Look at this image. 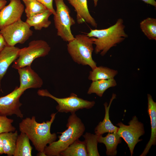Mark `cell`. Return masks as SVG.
Wrapping results in <instances>:
<instances>
[{
	"mask_svg": "<svg viewBox=\"0 0 156 156\" xmlns=\"http://www.w3.org/2000/svg\"><path fill=\"white\" fill-rule=\"evenodd\" d=\"M56 113L51 115V119L40 123L37 122L34 116L31 118L26 117L19 123L21 132L25 133L32 142L35 149L38 153L37 155L46 156L44 153L45 147L56 141L57 135L55 133H51V126L53 122Z\"/></svg>",
	"mask_w": 156,
	"mask_h": 156,
	"instance_id": "1",
	"label": "cell"
},
{
	"mask_svg": "<svg viewBox=\"0 0 156 156\" xmlns=\"http://www.w3.org/2000/svg\"><path fill=\"white\" fill-rule=\"evenodd\" d=\"M51 48L48 43L42 40H33L28 47L20 49L17 59L14 61L12 67L16 69L29 66L37 58L48 55Z\"/></svg>",
	"mask_w": 156,
	"mask_h": 156,
	"instance_id": "6",
	"label": "cell"
},
{
	"mask_svg": "<svg viewBox=\"0 0 156 156\" xmlns=\"http://www.w3.org/2000/svg\"><path fill=\"white\" fill-rule=\"evenodd\" d=\"M38 94L43 97L50 98L55 101L58 104L56 108L59 112L68 113L71 114L80 109H89L92 108L95 105L94 101H89L78 97L74 93H71L69 96L59 98L51 94L47 89L39 90L37 92Z\"/></svg>",
	"mask_w": 156,
	"mask_h": 156,
	"instance_id": "7",
	"label": "cell"
},
{
	"mask_svg": "<svg viewBox=\"0 0 156 156\" xmlns=\"http://www.w3.org/2000/svg\"><path fill=\"white\" fill-rule=\"evenodd\" d=\"M118 70L103 66H97L89 72V80L92 81L113 78L118 74Z\"/></svg>",
	"mask_w": 156,
	"mask_h": 156,
	"instance_id": "21",
	"label": "cell"
},
{
	"mask_svg": "<svg viewBox=\"0 0 156 156\" xmlns=\"http://www.w3.org/2000/svg\"><path fill=\"white\" fill-rule=\"evenodd\" d=\"M17 70L19 76L20 89L25 91L29 88H37L42 86V80L31 66H27Z\"/></svg>",
	"mask_w": 156,
	"mask_h": 156,
	"instance_id": "12",
	"label": "cell"
},
{
	"mask_svg": "<svg viewBox=\"0 0 156 156\" xmlns=\"http://www.w3.org/2000/svg\"><path fill=\"white\" fill-rule=\"evenodd\" d=\"M20 49L15 46L6 45L0 52V85L9 66L18 58Z\"/></svg>",
	"mask_w": 156,
	"mask_h": 156,
	"instance_id": "15",
	"label": "cell"
},
{
	"mask_svg": "<svg viewBox=\"0 0 156 156\" xmlns=\"http://www.w3.org/2000/svg\"><path fill=\"white\" fill-rule=\"evenodd\" d=\"M140 27L145 35L150 40H156V19L147 17L141 21Z\"/></svg>",
	"mask_w": 156,
	"mask_h": 156,
	"instance_id": "24",
	"label": "cell"
},
{
	"mask_svg": "<svg viewBox=\"0 0 156 156\" xmlns=\"http://www.w3.org/2000/svg\"><path fill=\"white\" fill-rule=\"evenodd\" d=\"M93 0L94 1V7H95L97 5L98 2L99 0Z\"/></svg>",
	"mask_w": 156,
	"mask_h": 156,
	"instance_id": "33",
	"label": "cell"
},
{
	"mask_svg": "<svg viewBox=\"0 0 156 156\" xmlns=\"http://www.w3.org/2000/svg\"><path fill=\"white\" fill-rule=\"evenodd\" d=\"M25 91L17 87L10 93L0 97V115L6 116L15 115L21 118H23L20 109L22 104L20 98Z\"/></svg>",
	"mask_w": 156,
	"mask_h": 156,
	"instance_id": "10",
	"label": "cell"
},
{
	"mask_svg": "<svg viewBox=\"0 0 156 156\" xmlns=\"http://www.w3.org/2000/svg\"><path fill=\"white\" fill-rule=\"evenodd\" d=\"M82 135L85 139L88 156H99L97 148L98 135L88 132Z\"/></svg>",
	"mask_w": 156,
	"mask_h": 156,
	"instance_id": "26",
	"label": "cell"
},
{
	"mask_svg": "<svg viewBox=\"0 0 156 156\" xmlns=\"http://www.w3.org/2000/svg\"><path fill=\"white\" fill-rule=\"evenodd\" d=\"M3 154V145L1 138L0 136V155Z\"/></svg>",
	"mask_w": 156,
	"mask_h": 156,
	"instance_id": "31",
	"label": "cell"
},
{
	"mask_svg": "<svg viewBox=\"0 0 156 156\" xmlns=\"http://www.w3.org/2000/svg\"><path fill=\"white\" fill-rule=\"evenodd\" d=\"M66 126L67 129L58 136L59 140L47 146L44 153L46 156H60V153L75 141L82 136L85 127L81 120L76 114H71L68 119Z\"/></svg>",
	"mask_w": 156,
	"mask_h": 156,
	"instance_id": "3",
	"label": "cell"
},
{
	"mask_svg": "<svg viewBox=\"0 0 156 156\" xmlns=\"http://www.w3.org/2000/svg\"><path fill=\"white\" fill-rule=\"evenodd\" d=\"M33 148L29 140L24 133L21 132L18 135L16 141L14 156H31Z\"/></svg>",
	"mask_w": 156,
	"mask_h": 156,
	"instance_id": "20",
	"label": "cell"
},
{
	"mask_svg": "<svg viewBox=\"0 0 156 156\" xmlns=\"http://www.w3.org/2000/svg\"><path fill=\"white\" fill-rule=\"evenodd\" d=\"M7 45L4 37L0 32V52Z\"/></svg>",
	"mask_w": 156,
	"mask_h": 156,
	"instance_id": "29",
	"label": "cell"
},
{
	"mask_svg": "<svg viewBox=\"0 0 156 156\" xmlns=\"http://www.w3.org/2000/svg\"><path fill=\"white\" fill-rule=\"evenodd\" d=\"M45 6L47 9L50 10L54 15L55 14V10L53 5V0H37Z\"/></svg>",
	"mask_w": 156,
	"mask_h": 156,
	"instance_id": "28",
	"label": "cell"
},
{
	"mask_svg": "<svg viewBox=\"0 0 156 156\" xmlns=\"http://www.w3.org/2000/svg\"><path fill=\"white\" fill-rule=\"evenodd\" d=\"M13 119L7 116L0 115V134L6 132H14L16 128L12 125Z\"/></svg>",
	"mask_w": 156,
	"mask_h": 156,
	"instance_id": "27",
	"label": "cell"
},
{
	"mask_svg": "<svg viewBox=\"0 0 156 156\" xmlns=\"http://www.w3.org/2000/svg\"><path fill=\"white\" fill-rule=\"evenodd\" d=\"M98 143L104 144L106 147V155L108 156H114L117 153V148L118 144L122 142L121 138L117 133H108L105 137L102 135L98 136Z\"/></svg>",
	"mask_w": 156,
	"mask_h": 156,
	"instance_id": "17",
	"label": "cell"
},
{
	"mask_svg": "<svg viewBox=\"0 0 156 156\" xmlns=\"http://www.w3.org/2000/svg\"><path fill=\"white\" fill-rule=\"evenodd\" d=\"M94 38L87 34H79L67 44V50L72 60L79 64L88 66L92 70L97 66L92 57Z\"/></svg>",
	"mask_w": 156,
	"mask_h": 156,
	"instance_id": "4",
	"label": "cell"
},
{
	"mask_svg": "<svg viewBox=\"0 0 156 156\" xmlns=\"http://www.w3.org/2000/svg\"><path fill=\"white\" fill-rule=\"evenodd\" d=\"M117 85L116 81L114 78L92 81L87 93L88 94L95 93L98 96L102 97L106 90L115 87Z\"/></svg>",
	"mask_w": 156,
	"mask_h": 156,
	"instance_id": "19",
	"label": "cell"
},
{
	"mask_svg": "<svg viewBox=\"0 0 156 156\" xmlns=\"http://www.w3.org/2000/svg\"><path fill=\"white\" fill-rule=\"evenodd\" d=\"M144 3L156 7V2L155 0H141Z\"/></svg>",
	"mask_w": 156,
	"mask_h": 156,
	"instance_id": "30",
	"label": "cell"
},
{
	"mask_svg": "<svg viewBox=\"0 0 156 156\" xmlns=\"http://www.w3.org/2000/svg\"><path fill=\"white\" fill-rule=\"evenodd\" d=\"M128 124V125H126L121 122L118 123L116 125L118 126L119 129L117 133L127 144L132 156L135 145L142 141L139 138L144 134L145 131L143 124L138 120L135 116Z\"/></svg>",
	"mask_w": 156,
	"mask_h": 156,
	"instance_id": "8",
	"label": "cell"
},
{
	"mask_svg": "<svg viewBox=\"0 0 156 156\" xmlns=\"http://www.w3.org/2000/svg\"><path fill=\"white\" fill-rule=\"evenodd\" d=\"M18 135V132L16 130L0 134L3 143V153L8 156L13 155Z\"/></svg>",
	"mask_w": 156,
	"mask_h": 156,
	"instance_id": "22",
	"label": "cell"
},
{
	"mask_svg": "<svg viewBox=\"0 0 156 156\" xmlns=\"http://www.w3.org/2000/svg\"><path fill=\"white\" fill-rule=\"evenodd\" d=\"M10 1L8 5L0 11V30L21 19L24 11V6L20 0Z\"/></svg>",
	"mask_w": 156,
	"mask_h": 156,
	"instance_id": "11",
	"label": "cell"
},
{
	"mask_svg": "<svg viewBox=\"0 0 156 156\" xmlns=\"http://www.w3.org/2000/svg\"><path fill=\"white\" fill-rule=\"evenodd\" d=\"M67 0L76 12V20L78 24L86 23L95 28L97 27V24L89 12L87 0Z\"/></svg>",
	"mask_w": 156,
	"mask_h": 156,
	"instance_id": "13",
	"label": "cell"
},
{
	"mask_svg": "<svg viewBox=\"0 0 156 156\" xmlns=\"http://www.w3.org/2000/svg\"><path fill=\"white\" fill-rule=\"evenodd\" d=\"M60 156H88L84 141H75L60 153Z\"/></svg>",
	"mask_w": 156,
	"mask_h": 156,
	"instance_id": "23",
	"label": "cell"
},
{
	"mask_svg": "<svg viewBox=\"0 0 156 156\" xmlns=\"http://www.w3.org/2000/svg\"><path fill=\"white\" fill-rule=\"evenodd\" d=\"M30 27L21 19L8 25L0 30L7 45L15 46L18 43L23 44L33 34Z\"/></svg>",
	"mask_w": 156,
	"mask_h": 156,
	"instance_id": "9",
	"label": "cell"
},
{
	"mask_svg": "<svg viewBox=\"0 0 156 156\" xmlns=\"http://www.w3.org/2000/svg\"><path fill=\"white\" fill-rule=\"evenodd\" d=\"M125 28L123 20L119 18L114 24L107 28L91 29L86 34L89 37H94L95 53L103 56L111 48L123 42L128 37Z\"/></svg>",
	"mask_w": 156,
	"mask_h": 156,
	"instance_id": "2",
	"label": "cell"
},
{
	"mask_svg": "<svg viewBox=\"0 0 156 156\" xmlns=\"http://www.w3.org/2000/svg\"><path fill=\"white\" fill-rule=\"evenodd\" d=\"M147 112L150 119L151 135L150 140L140 156L147 155L151 146L156 144V103L154 101L150 94H147Z\"/></svg>",
	"mask_w": 156,
	"mask_h": 156,
	"instance_id": "14",
	"label": "cell"
},
{
	"mask_svg": "<svg viewBox=\"0 0 156 156\" xmlns=\"http://www.w3.org/2000/svg\"><path fill=\"white\" fill-rule=\"evenodd\" d=\"M116 95L115 94L113 93L109 104L107 102L104 104L105 113L103 120L102 122H100L94 129V133L96 135H102L106 133H117L119 127H117L113 125L109 119V110L111 104L114 99L116 98Z\"/></svg>",
	"mask_w": 156,
	"mask_h": 156,
	"instance_id": "16",
	"label": "cell"
},
{
	"mask_svg": "<svg viewBox=\"0 0 156 156\" xmlns=\"http://www.w3.org/2000/svg\"><path fill=\"white\" fill-rule=\"evenodd\" d=\"M7 2L6 0H0V11L5 5Z\"/></svg>",
	"mask_w": 156,
	"mask_h": 156,
	"instance_id": "32",
	"label": "cell"
},
{
	"mask_svg": "<svg viewBox=\"0 0 156 156\" xmlns=\"http://www.w3.org/2000/svg\"><path fill=\"white\" fill-rule=\"evenodd\" d=\"M52 14V12L47 9L43 12L27 18L25 22L30 27H33L35 30H40L43 28L48 27L51 24L49 18Z\"/></svg>",
	"mask_w": 156,
	"mask_h": 156,
	"instance_id": "18",
	"label": "cell"
},
{
	"mask_svg": "<svg viewBox=\"0 0 156 156\" xmlns=\"http://www.w3.org/2000/svg\"><path fill=\"white\" fill-rule=\"evenodd\" d=\"M56 7L53 19L57 35L64 41L69 42L75 38L71 27L75 23L70 15V10L64 0H54Z\"/></svg>",
	"mask_w": 156,
	"mask_h": 156,
	"instance_id": "5",
	"label": "cell"
},
{
	"mask_svg": "<svg viewBox=\"0 0 156 156\" xmlns=\"http://www.w3.org/2000/svg\"><path fill=\"white\" fill-rule=\"evenodd\" d=\"M25 8V11L27 18L44 12L48 9L37 0H22Z\"/></svg>",
	"mask_w": 156,
	"mask_h": 156,
	"instance_id": "25",
	"label": "cell"
}]
</instances>
